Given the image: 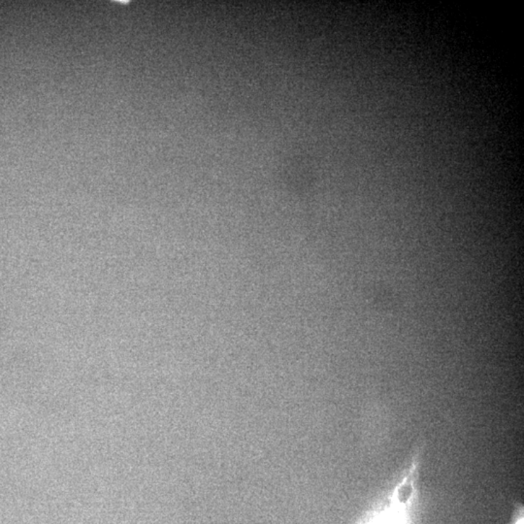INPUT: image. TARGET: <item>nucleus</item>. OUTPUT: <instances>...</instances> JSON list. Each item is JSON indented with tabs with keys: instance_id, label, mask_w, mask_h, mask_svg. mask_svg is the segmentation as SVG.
<instances>
[{
	"instance_id": "obj_1",
	"label": "nucleus",
	"mask_w": 524,
	"mask_h": 524,
	"mask_svg": "<svg viewBox=\"0 0 524 524\" xmlns=\"http://www.w3.org/2000/svg\"><path fill=\"white\" fill-rule=\"evenodd\" d=\"M388 524H393V523H388Z\"/></svg>"
},
{
	"instance_id": "obj_2",
	"label": "nucleus",
	"mask_w": 524,
	"mask_h": 524,
	"mask_svg": "<svg viewBox=\"0 0 524 524\" xmlns=\"http://www.w3.org/2000/svg\"><path fill=\"white\" fill-rule=\"evenodd\" d=\"M518 524H520V523H518ZM521 524H523V523H521Z\"/></svg>"
}]
</instances>
